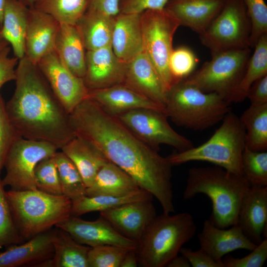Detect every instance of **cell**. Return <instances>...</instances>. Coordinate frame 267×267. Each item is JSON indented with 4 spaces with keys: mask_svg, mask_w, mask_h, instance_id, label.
I'll return each mask as SVG.
<instances>
[{
    "mask_svg": "<svg viewBox=\"0 0 267 267\" xmlns=\"http://www.w3.org/2000/svg\"><path fill=\"white\" fill-rule=\"evenodd\" d=\"M71 127L155 197L164 214L174 213L172 166L158 151L137 138L117 117L88 97L70 113Z\"/></svg>",
    "mask_w": 267,
    "mask_h": 267,
    "instance_id": "1",
    "label": "cell"
},
{
    "mask_svg": "<svg viewBox=\"0 0 267 267\" xmlns=\"http://www.w3.org/2000/svg\"><path fill=\"white\" fill-rule=\"evenodd\" d=\"M15 89L5 104L8 117L22 137L50 143L59 149L76 135L70 114L37 64L25 56L16 68Z\"/></svg>",
    "mask_w": 267,
    "mask_h": 267,
    "instance_id": "2",
    "label": "cell"
},
{
    "mask_svg": "<svg viewBox=\"0 0 267 267\" xmlns=\"http://www.w3.org/2000/svg\"><path fill=\"white\" fill-rule=\"evenodd\" d=\"M250 187L243 176L219 166L193 167L188 171L183 197L207 195L212 204L209 220L218 228H226L237 224L242 199Z\"/></svg>",
    "mask_w": 267,
    "mask_h": 267,
    "instance_id": "3",
    "label": "cell"
},
{
    "mask_svg": "<svg viewBox=\"0 0 267 267\" xmlns=\"http://www.w3.org/2000/svg\"><path fill=\"white\" fill-rule=\"evenodd\" d=\"M230 104L215 92H204L185 80L166 93L164 111L178 126L202 131L222 120Z\"/></svg>",
    "mask_w": 267,
    "mask_h": 267,
    "instance_id": "4",
    "label": "cell"
},
{
    "mask_svg": "<svg viewBox=\"0 0 267 267\" xmlns=\"http://www.w3.org/2000/svg\"><path fill=\"white\" fill-rule=\"evenodd\" d=\"M13 218L24 240L44 232L71 216L72 201L64 195L38 189L5 191Z\"/></svg>",
    "mask_w": 267,
    "mask_h": 267,
    "instance_id": "5",
    "label": "cell"
},
{
    "mask_svg": "<svg viewBox=\"0 0 267 267\" xmlns=\"http://www.w3.org/2000/svg\"><path fill=\"white\" fill-rule=\"evenodd\" d=\"M196 225L188 213L156 216L146 228L135 250L143 267H163L194 236Z\"/></svg>",
    "mask_w": 267,
    "mask_h": 267,
    "instance_id": "6",
    "label": "cell"
},
{
    "mask_svg": "<svg viewBox=\"0 0 267 267\" xmlns=\"http://www.w3.org/2000/svg\"><path fill=\"white\" fill-rule=\"evenodd\" d=\"M213 135L197 146L167 157L172 166L191 161H205L243 176L242 157L245 148V130L239 117L230 110Z\"/></svg>",
    "mask_w": 267,
    "mask_h": 267,
    "instance_id": "7",
    "label": "cell"
},
{
    "mask_svg": "<svg viewBox=\"0 0 267 267\" xmlns=\"http://www.w3.org/2000/svg\"><path fill=\"white\" fill-rule=\"evenodd\" d=\"M249 48L212 54L211 59L184 79L204 92H215L232 103L250 57Z\"/></svg>",
    "mask_w": 267,
    "mask_h": 267,
    "instance_id": "8",
    "label": "cell"
},
{
    "mask_svg": "<svg viewBox=\"0 0 267 267\" xmlns=\"http://www.w3.org/2000/svg\"><path fill=\"white\" fill-rule=\"evenodd\" d=\"M144 51L151 60L166 91L175 84L169 67L175 33L180 24L166 8L140 14Z\"/></svg>",
    "mask_w": 267,
    "mask_h": 267,
    "instance_id": "9",
    "label": "cell"
},
{
    "mask_svg": "<svg viewBox=\"0 0 267 267\" xmlns=\"http://www.w3.org/2000/svg\"><path fill=\"white\" fill-rule=\"evenodd\" d=\"M251 31V22L242 0H225L220 12L199 38L214 54L250 48Z\"/></svg>",
    "mask_w": 267,
    "mask_h": 267,
    "instance_id": "10",
    "label": "cell"
},
{
    "mask_svg": "<svg viewBox=\"0 0 267 267\" xmlns=\"http://www.w3.org/2000/svg\"><path fill=\"white\" fill-rule=\"evenodd\" d=\"M59 149L47 142L19 137L4 160L6 174L1 179L3 186H9L13 190L37 189L34 176L37 165L42 160L54 156Z\"/></svg>",
    "mask_w": 267,
    "mask_h": 267,
    "instance_id": "11",
    "label": "cell"
},
{
    "mask_svg": "<svg viewBox=\"0 0 267 267\" xmlns=\"http://www.w3.org/2000/svg\"><path fill=\"white\" fill-rule=\"evenodd\" d=\"M117 117L137 138L158 151L161 144L171 146L178 151L194 146L189 139L172 128L164 110L137 108Z\"/></svg>",
    "mask_w": 267,
    "mask_h": 267,
    "instance_id": "12",
    "label": "cell"
},
{
    "mask_svg": "<svg viewBox=\"0 0 267 267\" xmlns=\"http://www.w3.org/2000/svg\"><path fill=\"white\" fill-rule=\"evenodd\" d=\"M37 65L69 114L88 97L89 89L83 79L73 74L61 61L55 51L43 57Z\"/></svg>",
    "mask_w": 267,
    "mask_h": 267,
    "instance_id": "13",
    "label": "cell"
},
{
    "mask_svg": "<svg viewBox=\"0 0 267 267\" xmlns=\"http://www.w3.org/2000/svg\"><path fill=\"white\" fill-rule=\"evenodd\" d=\"M55 227L69 233L78 243L90 247L111 245L135 250L137 243L126 237L103 218L88 221L71 216Z\"/></svg>",
    "mask_w": 267,
    "mask_h": 267,
    "instance_id": "14",
    "label": "cell"
},
{
    "mask_svg": "<svg viewBox=\"0 0 267 267\" xmlns=\"http://www.w3.org/2000/svg\"><path fill=\"white\" fill-rule=\"evenodd\" d=\"M152 200L126 203L100 212V215L126 237L137 244L156 216Z\"/></svg>",
    "mask_w": 267,
    "mask_h": 267,
    "instance_id": "15",
    "label": "cell"
},
{
    "mask_svg": "<svg viewBox=\"0 0 267 267\" xmlns=\"http://www.w3.org/2000/svg\"><path fill=\"white\" fill-rule=\"evenodd\" d=\"M86 65L83 80L89 90L123 84L126 63L118 58L111 46L87 50Z\"/></svg>",
    "mask_w": 267,
    "mask_h": 267,
    "instance_id": "16",
    "label": "cell"
},
{
    "mask_svg": "<svg viewBox=\"0 0 267 267\" xmlns=\"http://www.w3.org/2000/svg\"><path fill=\"white\" fill-rule=\"evenodd\" d=\"M60 23L52 16L29 7L25 41V56L35 64L54 51Z\"/></svg>",
    "mask_w": 267,
    "mask_h": 267,
    "instance_id": "17",
    "label": "cell"
},
{
    "mask_svg": "<svg viewBox=\"0 0 267 267\" xmlns=\"http://www.w3.org/2000/svg\"><path fill=\"white\" fill-rule=\"evenodd\" d=\"M55 230L51 228L25 243L11 245L0 253V267H48L54 254Z\"/></svg>",
    "mask_w": 267,
    "mask_h": 267,
    "instance_id": "18",
    "label": "cell"
},
{
    "mask_svg": "<svg viewBox=\"0 0 267 267\" xmlns=\"http://www.w3.org/2000/svg\"><path fill=\"white\" fill-rule=\"evenodd\" d=\"M198 237L200 248L222 265L223 257L230 252L239 249L251 251L257 246L244 235L237 224L228 229L220 228L206 220Z\"/></svg>",
    "mask_w": 267,
    "mask_h": 267,
    "instance_id": "19",
    "label": "cell"
},
{
    "mask_svg": "<svg viewBox=\"0 0 267 267\" xmlns=\"http://www.w3.org/2000/svg\"><path fill=\"white\" fill-rule=\"evenodd\" d=\"M237 224L253 243L259 244L267 237V186L250 187L240 204Z\"/></svg>",
    "mask_w": 267,
    "mask_h": 267,
    "instance_id": "20",
    "label": "cell"
},
{
    "mask_svg": "<svg viewBox=\"0 0 267 267\" xmlns=\"http://www.w3.org/2000/svg\"><path fill=\"white\" fill-rule=\"evenodd\" d=\"M123 84L164 108L166 90L144 50L126 63Z\"/></svg>",
    "mask_w": 267,
    "mask_h": 267,
    "instance_id": "21",
    "label": "cell"
},
{
    "mask_svg": "<svg viewBox=\"0 0 267 267\" xmlns=\"http://www.w3.org/2000/svg\"><path fill=\"white\" fill-rule=\"evenodd\" d=\"M93 99L107 113L115 116L137 108L164 110V108L124 84L89 90Z\"/></svg>",
    "mask_w": 267,
    "mask_h": 267,
    "instance_id": "22",
    "label": "cell"
},
{
    "mask_svg": "<svg viewBox=\"0 0 267 267\" xmlns=\"http://www.w3.org/2000/svg\"><path fill=\"white\" fill-rule=\"evenodd\" d=\"M225 0H170L165 8L180 26L203 33L222 9Z\"/></svg>",
    "mask_w": 267,
    "mask_h": 267,
    "instance_id": "23",
    "label": "cell"
},
{
    "mask_svg": "<svg viewBox=\"0 0 267 267\" xmlns=\"http://www.w3.org/2000/svg\"><path fill=\"white\" fill-rule=\"evenodd\" d=\"M140 14L119 13L114 16L111 47L118 58L125 63L144 50Z\"/></svg>",
    "mask_w": 267,
    "mask_h": 267,
    "instance_id": "24",
    "label": "cell"
},
{
    "mask_svg": "<svg viewBox=\"0 0 267 267\" xmlns=\"http://www.w3.org/2000/svg\"><path fill=\"white\" fill-rule=\"evenodd\" d=\"M54 51L73 74L84 78L86 70V50L75 25L60 23Z\"/></svg>",
    "mask_w": 267,
    "mask_h": 267,
    "instance_id": "25",
    "label": "cell"
},
{
    "mask_svg": "<svg viewBox=\"0 0 267 267\" xmlns=\"http://www.w3.org/2000/svg\"><path fill=\"white\" fill-rule=\"evenodd\" d=\"M60 150L76 166L87 188L91 184L99 170L109 161L96 147L77 136L69 141Z\"/></svg>",
    "mask_w": 267,
    "mask_h": 267,
    "instance_id": "26",
    "label": "cell"
},
{
    "mask_svg": "<svg viewBox=\"0 0 267 267\" xmlns=\"http://www.w3.org/2000/svg\"><path fill=\"white\" fill-rule=\"evenodd\" d=\"M114 16L88 7L76 24L87 50L111 46Z\"/></svg>",
    "mask_w": 267,
    "mask_h": 267,
    "instance_id": "27",
    "label": "cell"
},
{
    "mask_svg": "<svg viewBox=\"0 0 267 267\" xmlns=\"http://www.w3.org/2000/svg\"><path fill=\"white\" fill-rule=\"evenodd\" d=\"M29 7L19 0H6L1 34L10 44L15 57L25 56V41Z\"/></svg>",
    "mask_w": 267,
    "mask_h": 267,
    "instance_id": "28",
    "label": "cell"
},
{
    "mask_svg": "<svg viewBox=\"0 0 267 267\" xmlns=\"http://www.w3.org/2000/svg\"><path fill=\"white\" fill-rule=\"evenodd\" d=\"M140 188L125 171L109 161L98 172L86 196L122 195Z\"/></svg>",
    "mask_w": 267,
    "mask_h": 267,
    "instance_id": "29",
    "label": "cell"
},
{
    "mask_svg": "<svg viewBox=\"0 0 267 267\" xmlns=\"http://www.w3.org/2000/svg\"><path fill=\"white\" fill-rule=\"evenodd\" d=\"M54 254L49 267H89L90 247L75 240L67 232L56 227L53 240Z\"/></svg>",
    "mask_w": 267,
    "mask_h": 267,
    "instance_id": "30",
    "label": "cell"
},
{
    "mask_svg": "<svg viewBox=\"0 0 267 267\" xmlns=\"http://www.w3.org/2000/svg\"><path fill=\"white\" fill-rule=\"evenodd\" d=\"M153 197L141 188L122 195H86L72 201L71 216L79 217L89 212H101L132 202L152 200Z\"/></svg>",
    "mask_w": 267,
    "mask_h": 267,
    "instance_id": "31",
    "label": "cell"
},
{
    "mask_svg": "<svg viewBox=\"0 0 267 267\" xmlns=\"http://www.w3.org/2000/svg\"><path fill=\"white\" fill-rule=\"evenodd\" d=\"M245 130V147L255 151L267 150V103L251 104L239 118Z\"/></svg>",
    "mask_w": 267,
    "mask_h": 267,
    "instance_id": "32",
    "label": "cell"
},
{
    "mask_svg": "<svg viewBox=\"0 0 267 267\" xmlns=\"http://www.w3.org/2000/svg\"><path fill=\"white\" fill-rule=\"evenodd\" d=\"M250 56L245 73L240 82L232 103L242 102L251 85L257 80L267 75V34L263 35L255 46Z\"/></svg>",
    "mask_w": 267,
    "mask_h": 267,
    "instance_id": "33",
    "label": "cell"
},
{
    "mask_svg": "<svg viewBox=\"0 0 267 267\" xmlns=\"http://www.w3.org/2000/svg\"><path fill=\"white\" fill-rule=\"evenodd\" d=\"M87 0H35L33 7L59 23L76 25L88 8Z\"/></svg>",
    "mask_w": 267,
    "mask_h": 267,
    "instance_id": "34",
    "label": "cell"
},
{
    "mask_svg": "<svg viewBox=\"0 0 267 267\" xmlns=\"http://www.w3.org/2000/svg\"><path fill=\"white\" fill-rule=\"evenodd\" d=\"M64 195L72 201L86 195L87 187L74 163L61 150L53 156Z\"/></svg>",
    "mask_w": 267,
    "mask_h": 267,
    "instance_id": "35",
    "label": "cell"
},
{
    "mask_svg": "<svg viewBox=\"0 0 267 267\" xmlns=\"http://www.w3.org/2000/svg\"><path fill=\"white\" fill-rule=\"evenodd\" d=\"M243 177L250 187L267 186V152L245 147L242 157Z\"/></svg>",
    "mask_w": 267,
    "mask_h": 267,
    "instance_id": "36",
    "label": "cell"
},
{
    "mask_svg": "<svg viewBox=\"0 0 267 267\" xmlns=\"http://www.w3.org/2000/svg\"><path fill=\"white\" fill-rule=\"evenodd\" d=\"M34 176L38 190L53 195H63L53 156L38 163Z\"/></svg>",
    "mask_w": 267,
    "mask_h": 267,
    "instance_id": "37",
    "label": "cell"
},
{
    "mask_svg": "<svg viewBox=\"0 0 267 267\" xmlns=\"http://www.w3.org/2000/svg\"><path fill=\"white\" fill-rule=\"evenodd\" d=\"M24 241L15 224L0 178V248L6 245L20 244Z\"/></svg>",
    "mask_w": 267,
    "mask_h": 267,
    "instance_id": "38",
    "label": "cell"
},
{
    "mask_svg": "<svg viewBox=\"0 0 267 267\" xmlns=\"http://www.w3.org/2000/svg\"><path fill=\"white\" fill-rule=\"evenodd\" d=\"M198 61L194 52L187 46L173 49L169 60V67L175 84L190 76Z\"/></svg>",
    "mask_w": 267,
    "mask_h": 267,
    "instance_id": "39",
    "label": "cell"
},
{
    "mask_svg": "<svg viewBox=\"0 0 267 267\" xmlns=\"http://www.w3.org/2000/svg\"><path fill=\"white\" fill-rule=\"evenodd\" d=\"M130 250L122 247L104 245L90 247L88 253L89 267H120Z\"/></svg>",
    "mask_w": 267,
    "mask_h": 267,
    "instance_id": "40",
    "label": "cell"
},
{
    "mask_svg": "<svg viewBox=\"0 0 267 267\" xmlns=\"http://www.w3.org/2000/svg\"><path fill=\"white\" fill-rule=\"evenodd\" d=\"M242 0L251 24L250 47H254L259 39L267 34V6L264 0Z\"/></svg>",
    "mask_w": 267,
    "mask_h": 267,
    "instance_id": "41",
    "label": "cell"
},
{
    "mask_svg": "<svg viewBox=\"0 0 267 267\" xmlns=\"http://www.w3.org/2000/svg\"><path fill=\"white\" fill-rule=\"evenodd\" d=\"M19 135L7 115L5 104L0 94V175L8 150Z\"/></svg>",
    "mask_w": 267,
    "mask_h": 267,
    "instance_id": "42",
    "label": "cell"
},
{
    "mask_svg": "<svg viewBox=\"0 0 267 267\" xmlns=\"http://www.w3.org/2000/svg\"><path fill=\"white\" fill-rule=\"evenodd\" d=\"M248 255L241 258H234L227 255L222 262L223 267H262L267 259V238L262 241Z\"/></svg>",
    "mask_w": 267,
    "mask_h": 267,
    "instance_id": "43",
    "label": "cell"
},
{
    "mask_svg": "<svg viewBox=\"0 0 267 267\" xmlns=\"http://www.w3.org/2000/svg\"><path fill=\"white\" fill-rule=\"evenodd\" d=\"M170 0H119V13L141 14L148 10L165 8Z\"/></svg>",
    "mask_w": 267,
    "mask_h": 267,
    "instance_id": "44",
    "label": "cell"
},
{
    "mask_svg": "<svg viewBox=\"0 0 267 267\" xmlns=\"http://www.w3.org/2000/svg\"><path fill=\"white\" fill-rule=\"evenodd\" d=\"M179 253L187 259L192 267H223L222 264L214 260L200 248L193 251L190 248L182 247Z\"/></svg>",
    "mask_w": 267,
    "mask_h": 267,
    "instance_id": "45",
    "label": "cell"
},
{
    "mask_svg": "<svg viewBox=\"0 0 267 267\" xmlns=\"http://www.w3.org/2000/svg\"><path fill=\"white\" fill-rule=\"evenodd\" d=\"M10 50L8 46L0 54V89L4 84L16 78V68L19 59L16 57L9 56Z\"/></svg>",
    "mask_w": 267,
    "mask_h": 267,
    "instance_id": "46",
    "label": "cell"
},
{
    "mask_svg": "<svg viewBox=\"0 0 267 267\" xmlns=\"http://www.w3.org/2000/svg\"><path fill=\"white\" fill-rule=\"evenodd\" d=\"M251 104L267 103V75L255 81L250 87L246 95Z\"/></svg>",
    "mask_w": 267,
    "mask_h": 267,
    "instance_id": "47",
    "label": "cell"
},
{
    "mask_svg": "<svg viewBox=\"0 0 267 267\" xmlns=\"http://www.w3.org/2000/svg\"><path fill=\"white\" fill-rule=\"evenodd\" d=\"M88 7L115 16L119 13V0H87Z\"/></svg>",
    "mask_w": 267,
    "mask_h": 267,
    "instance_id": "48",
    "label": "cell"
},
{
    "mask_svg": "<svg viewBox=\"0 0 267 267\" xmlns=\"http://www.w3.org/2000/svg\"><path fill=\"white\" fill-rule=\"evenodd\" d=\"M135 250H130L127 253L122 260L120 267H136L138 266V263Z\"/></svg>",
    "mask_w": 267,
    "mask_h": 267,
    "instance_id": "49",
    "label": "cell"
},
{
    "mask_svg": "<svg viewBox=\"0 0 267 267\" xmlns=\"http://www.w3.org/2000/svg\"><path fill=\"white\" fill-rule=\"evenodd\" d=\"M167 267H190L188 261L182 255H178L173 258L166 265Z\"/></svg>",
    "mask_w": 267,
    "mask_h": 267,
    "instance_id": "50",
    "label": "cell"
},
{
    "mask_svg": "<svg viewBox=\"0 0 267 267\" xmlns=\"http://www.w3.org/2000/svg\"><path fill=\"white\" fill-rule=\"evenodd\" d=\"M8 43L3 38L1 34V25L0 24V54L8 46Z\"/></svg>",
    "mask_w": 267,
    "mask_h": 267,
    "instance_id": "51",
    "label": "cell"
},
{
    "mask_svg": "<svg viewBox=\"0 0 267 267\" xmlns=\"http://www.w3.org/2000/svg\"><path fill=\"white\" fill-rule=\"evenodd\" d=\"M6 0H0V24L1 25Z\"/></svg>",
    "mask_w": 267,
    "mask_h": 267,
    "instance_id": "52",
    "label": "cell"
},
{
    "mask_svg": "<svg viewBox=\"0 0 267 267\" xmlns=\"http://www.w3.org/2000/svg\"><path fill=\"white\" fill-rule=\"evenodd\" d=\"M25 5L29 7H32L33 6L35 0H19Z\"/></svg>",
    "mask_w": 267,
    "mask_h": 267,
    "instance_id": "53",
    "label": "cell"
}]
</instances>
